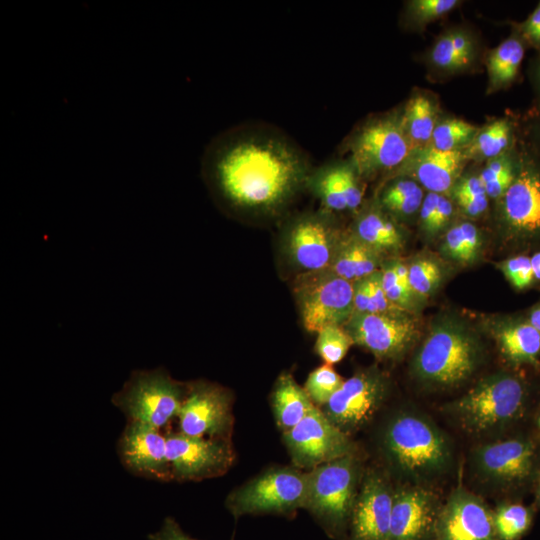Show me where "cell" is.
Returning a JSON list of instances; mask_svg holds the SVG:
<instances>
[{"label": "cell", "mask_w": 540, "mask_h": 540, "mask_svg": "<svg viewBox=\"0 0 540 540\" xmlns=\"http://www.w3.org/2000/svg\"><path fill=\"white\" fill-rule=\"evenodd\" d=\"M479 357V346L471 332L459 323L444 321L431 329L414 357L412 369L426 384L454 386L473 374Z\"/></svg>", "instance_id": "3957f363"}, {"label": "cell", "mask_w": 540, "mask_h": 540, "mask_svg": "<svg viewBox=\"0 0 540 540\" xmlns=\"http://www.w3.org/2000/svg\"><path fill=\"white\" fill-rule=\"evenodd\" d=\"M537 424H538V428H539V431H540V416L537 419Z\"/></svg>", "instance_id": "db71d44e"}, {"label": "cell", "mask_w": 540, "mask_h": 540, "mask_svg": "<svg viewBox=\"0 0 540 540\" xmlns=\"http://www.w3.org/2000/svg\"><path fill=\"white\" fill-rule=\"evenodd\" d=\"M394 493L382 475L368 473L349 521V540H389Z\"/></svg>", "instance_id": "d6986e66"}, {"label": "cell", "mask_w": 540, "mask_h": 540, "mask_svg": "<svg viewBox=\"0 0 540 540\" xmlns=\"http://www.w3.org/2000/svg\"><path fill=\"white\" fill-rule=\"evenodd\" d=\"M307 153L287 134L261 123L232 127L213 138L202 158L210 189L225 206L272 214L302 188L312 169Z\"/></svg>", "instance_id": "6da1fadb"}, {"label": "cell", "mask_w": 540, "mask_h": 540, "mask_svg": "<svg viewBox=\"0 0 540 540\" xmlns=\"http://www.w3.org/2000/svg\"><path fill=\"white\" fill-rule=\"evenodd\" d=\"M481 246V237L475 225L463 222L453 226L445 235L442 249L451 259L463 264L473 262Z\"/></svg>", "instance_id": "1f68e13d"}, {"label": "cell", "mask_w": 540, "mask_h": 540, "mask_svg": "<svg viewBox=\"0 0 540 540\" xmlns=\"http://www.w3.org/2000/svg\"><path fill=\"white\" fill-rule=\"evenodd\" d=\"M345 329L358 344L379 359L402 356L418 337L416 321L404 311L391 313H354Z\"/></svg>", "instance_id": "5bb4252c"}, {"label": "cell", "mask_w": 540, "mask_h": 540, "mask_svg": "<svg viewBox=\"0 0 540 540\" xmlns=\"http://www.w3.org/2000/svg\"><path fill=\"white\" fill-rule=\"evenodd\" d=\"M411 150L412 143L403 117L395 114L366 121L343 146V151L348 153V159L361 178H371L397 169Z\"/></svg>", "instance_id": "52a82bcc"}, {"label": "cell", "mask_w": 540, "mask_h": 540, "mask_svg": "<svg viewBox=\"0 0 540 540\" xmlns=\"http://www.w3.org/2000/svg\"><path fill=\"white\" fill-rule=\"evenodd\" d=\"M379 262L380 253L363 243L353 233L343 234L329 270L354 283L378 271Z\"/></svg>", "instance_id": "484cf974"}, {"label": "cell", "mask_w": 540, "mask_h": 540, "mask_svg": "<svg viewBox=\"0 0 540 540\" xmlns=\"http://www.w3.org/2000/svg\"><path fill=\"white\" fill-rule=\"evenodd\" d=\"M493 515L499 540H520L533 521L531 509L519 503L500 504Z\"/></svg>", "instance_id": "d6a6232c"}, {"label": "cell", "mask_w": 540, "mask_h": 540, "mask_svg": "<svg viewBox=\"0 0 540 540\" xmlns=\"http://www.w3.org/2000/svg\"><path fill=\"white\" fill-rule=\"evenodd\" d=\"M432 540H499L493 511L480 497L459 487L441 505Z\"/></svg>", "instance_id": "2e32d148"}, {"label": "cell", "mask_w": 540, "mask_h": 540, "mask_svg": "<svg viewBox=\"0 0 540 540\" xmlns=\"http://www.w3.org/2000/svg\"><path fill=\"white\" fill-rule=\"evenodd\" d=\"M499 268L511 285L517 289L528 287L534 280L530 257L516 256L509 258L501 262Z\"/></svg>", "instance_id": "60d3db41"}, {"label": "cell", "mask_w": 540, "mask_h": 540, "mask_svg": "<svg viewBox=\"0 0 540 540\" xmlns=\"http://www.w3.org/2000/svg\"><path fill=\"white\" fill-rule=\"evenodd\" d=\"M511 140V126L501 119L477 133L468 149V154L479 158H496L507 150Z\"/></svg>", "instance_id": "836d02e7"}, {"label": "cell", "mask_w": 540, "mask_h": 540, "mask_svg": "<svg viewBox=\"0 0 540 540\" xmlns=\"http://www.w3.org/2000/svg\"><path fill=\"white\" fill-rule=\"evenodd\" d=\"M525 401V386L518 377L496 373L479 381L449 409L465 430L482 434L518 419Z\"/></svg>", "instance_id": "277c9868"}, {"label": "cell", "mask_w": 540, "mask_h": 540, "mask_svg": "<svg viewBox=\"0 0 540 540\" xmlns=\"http://www.w3.org/2000/svg\"><path fill=\"white\" fill-rule=\"evenodd\" d=\"M383 444L393 465L416 479L439 475L451 460L445 435L427 418L415 413L393 417L386 426Z\"/></svg>", "instance_id": "7a4b0ae2"}, {"label": "cell", "mask_w": 540, "mask_h": 540, "mask_svg": "<svg viewBox=\"0 0 540 540\" xmlns=\"http://www.w3.org/2000/svg\"><path fill=\"white\" fill-rule=\"evenodd\" d=\"M473 44L463 32L442 36L431 52L432 63L443 70H456L466 66L473 56Z\"/></svg>", "instance_id": "f546056e"}, {"label": "cell", "mask_w": 540, "mask_h": 540, "mask_svg": "<svg viewBox=\"0 0 540 540\" xmlns=\"http://www.w3.org/2000/svg\"><path fill=\"white\" fill-rule=\"evenodd\" d=\"M530 261L534 273V279L540 280V252H537L530 257Z\"/></svg>", "instance_id": "f907efd6"}, {"label": "cell", "mask_w": 540, "mask_h": 540, "mask_svg": "<svg viewBox=\"0 0 540 540\" xmlns=\"http://www.w3.org/2000/svg\"><path fill=\"white\" fill-rule=\"evenodd\" d=\"M536 78H537V82H538V84L540 86V65L537 68Z\"/></svg>", "instance_id": "816d5d0a"}, {"label": "cell", "mask_w": 540, "mask_h": 540, "mask_svg": "<svg viewBox=\"0 0 540 540\" xmlns=\"http://www.w3.org/2000/svg\"><path fill=\"white\" fill-rule=\"evenodd\" d=\"M461 209L470 217L481 215L488 206V197L474 199L464 195H454Z\"/></svg>", "instance_id": "c3c4849f"}, {"label": "cell", "mask_w": 540, "mask_h": 540, "mask_svg": "<svg viewBox=\"0 0 540 540\" xmlns=\"http://www.w3.org/2000/svg\"><path fill=\"white\" fill-rule=\"evenodd\" d=\"M343 382L332 366L325 363L309 374L304 389L313 403L325 405Z\"/></svg>", "instance_id": "8d00e7d4"}, {"label": "cell", "mask_w": 540, "mask_h": 540, "mask_svg": "<svg viewBox=\"0 0 540 540\" xmlns=\"http://www.w3.org/2000/svg\"><path fill=\"white\" fill-rule=\"evenodd\" d=\"M343 234L326 212L299 216L286 233L288 253L306 272L329 269Z\"/></svg>", "instance_id": "9a60e30c"}, {"label": "cell", "mask_w": 540, "mask_h": 540, "mask_svg": "<svg viewBox=\"0 0 540 540\" xmlns=\"http://www.w3.org/2000/svg\"><path fill=\"white\" fill-rule=\"evenodd\" d=\"M359 464L348 455L319 465L308 472L305 509L332 537L343 536L357 498Z\"/></svg>", "instance_id": "5b68a950"}, {"label": "cell", "mask_w": 540, "mask_h": 540, "mask_svg": "<svg viewBox=\"0 0 540 540\" xmlns=\"http://www.w3.org/2000/svg\"><path fill=\"white\" fill-rule=\"evenodd\" d=\"M524 57V46L516 37H509L496 47L488 59L490 83L499 88L511 83L517 76Z\"/></svg>", "instance_id": "f1b7e54d"}, {"label": "cell", "mask_w": 540, "mask_h": 540, "mask_svg": "<svg viewBox=\"0 0 540 540\" xmlns=\"http://www.w3.org/2000/svg\"><path fill=\"white\" fill-rule=\"evenodd\" d=\"M495 338L503 357L515 365L534 364L540 354V333L528 320L499 324Z\"/></svg>", "instance_id": "cb8c5ba5"}, {"label": "cell", "mask_w": 540, "mask_h": 540, "mask_svg": "<svg viewBox=\"0 0 540 540\" xmlns=\"http://www.w3.org/2000/svg\"><path fill=\"white\" fill-rule=\"evenodd\" d=\"M454 195H464L474 199L488 197L479 177L469 176L457 182L454 186Z\"/></svg>", "instance_id": "ee69618b"}, {"label": "cell", "mask_w": 540, "mask_h": 540, "mask_svg": "<svg viewBox=\"0 0 540 540\" xmlns=\"http://www.w3.org/2000/svg\"><path fill=\"white\" fill-rule=\"evenodd\" d=\"M381 279L388 300L397 308L403 311L407 310L412 305L414 293L402 286L391 262L381 270Z\"/></svg>", "instance_id": "ab89813d"}, {"label": "cell", "mask_w": 540, "mask_h": 540, "mask_svg": "<svg viewBox=\"0 0 540 540\" xmlns=\"http://www.w3.org/2000/svg\"><path fill=\"white\" fill-rule=\"evenodd\" d=\"M402 117L411 143L424 146L431 141L436 127V109L430 99L415 96L408 102Z\"/></svg>", "instance_id": "4dcf8cb0"}, {"label": "cell", "mask_w": 540, "mask_h": 540, "mask_svg": "<svg viewBox=\"0 0 540 540\" xmlns=\"http://www.w3.org/2000/svg\"><path fill=\"white\" fill-rule=\"evenodd\" d=\"M352 344L353 339L345 328L331 325L318 332L315 349L326 364L333 365L345 357Z\"/></svg>", "instance_id": "d590c367"}, {"label": "cell", "mask_w": 540, "mask_h": 540, "mask_svg": "<svg viewBox=\"0 0 540 540\" xmlns=\"http://www.w3.org/2000/svg\"><path fill=\"white\" fill-rule=\"evenodd\" d=\"M369 290L368 312L371 314L403 311L394 306L387 298L382 286L381 271L366 277Z\"/></svg>", "instance_id": "b9f144b4"}, {"label": "cell", "mask_w": 540, "mask_h": 540, "mask_svg": "<svg viewBox=\"0 0 540 540\" xmlns=\"http://www.w3.org/2000/svg\"><path fill=\"white\" fill-rule=\"evenodd\" d=\"M477 133V128L468 122L447 119L436 125L430 145L441 151H456L470 145Z\"/></svg>", "instance_id": "e575fe53"}, {"label": "cell", "mask_w": 540, "mask_h": 540, "mask_svg": "<svg viewBox=\"0 0 540 540\" xmlns=\"http://www.w3.org/2000/svg\"><path fill=\"white\" fill-rule=\"evenodd\" d=\"M361 179L347 158L312 168L306 188L320 201L323 212L333 215L336 212L359 209L363 200Z\"/></svg>", "instance_id": "ffe728a7"}, {"label": "cell", "mask_w": 540, "mask_h": 540, "mask_svg": "<svg viewBox=\"0 0 540 540\" xmlns=\"http://www.w3.org/2000/svg\"><path fill=\"white\" fill-rule=\"evenodd\" d=\"M457 0H415L409 4L412 19L420 24L433 21L458 5Z\"/></svg>", "instance_id": "f35d334b"}, {"label": "cell", "mask_w": 540, "mask_h": 540, "mask_svg": "<svg viewBox=\"0 0 540 540\" xmlns=\"http://www.w3.org/2000/svg\"><path fill=\"white\" fill-rule=\"evenodd\" d=\"M523 38L540 49V3L520 26Z\"/></svg>", "instance_id": "bcb514c9"}, {"label": "cell", "mask_w": 540, "mask_h": 540, "mask_svg": "<svg viewBox=\"0 0 540 540\" xmlns=\"http://www.w3.org/2000/svg\"><path fill=\"white\" fill-rule=\"evenodd\" d=\"M474 461L483 477L499 484L517 485L531 476L535 449L529 440L512 438L480 446Z\"/></svg>", "instance_id": "44dd1931"}, {"label": "cell", "mask_w": 540, "mask_h": 540, "mask_svg": "<svg viewBox=\"0 0 540 540\" xmlns=\"http://www.w3.org/2000/svg\"><path fill=\"white\" fill-rule=\"evenodd\" d=\"M122 465L132 474L156 481L173 480L166 434L141 422H127L117 443Z\"/></svg>", "instance_id": "e0dca14e"}, {"label": "cell", "mask_w": 540, "mask_h": 540, "mask_svg": "<svg viewBox=\"0 0 540 540\" xmlns=\"http://www.w3.org/2000/svg\"><path fill=\"white\" fill-rule=\"evenodd\" d=\"M308 472L293 468L268 470L235 489L226 499V507L238 518L246 514H292L305 508Z\"/></svg>", "instance_id": "ba28073f"}, {"label": "cell", "mask_w": 540, "mask_h": 540, "mask_svg": "<svg viewBox=\"0 0 540 540\" xmlns=\"http://www.w3.org/2000/svg\"><path fill=\"white\" fill-rule=\"evenodd\" d=\"M460 150L441 151L431 145L412 148L396 169V176H409L429 192L443 194L455 186L465 160Z\"/></svg>", "instance_id": "603a6c76"}, {"label": "cell", "mask_w": 540, "mask_h": 540, "mask_svg": "<svg viewBox=\"0 0 540 540\" xmlns=\"http://www.w3.org/2000/svg\"><path fill=\"white\" fill-rule=\"evenodd\" d=\"M452 214V203L449 199L440 194L435 218L433 221L432 234H435L442 228H444L451 219Z\"/></svg>", "instance_id": "7dc6e473"}, {"label": "cell", "mask_w": 540, "mask_h": 540, "mask_svg": "<svg viewBox=\"0 0 540 540\" xmlns=\"http://www.w3.org/2000/svg\"><path fill=\"white\" fill-rule=\"evenodd\" d=\"M503 217L518 236H540V163L528 153L518 162L515 179L503 196Z\"/></svg>", "instance_id": "ac0fdd59"}, {"label": "cell", "mask_w": 540, "mask_h": 540, "mask_svg": "<svg viewBox=\"0 0 540 540\" xmlns=\"http://www.w3.org/2000/svg\"><path fill=\"white\" fill-rule=\"evenodd\" d=\"M441 505L429 490L401 488L394 492L389 540H432Z\"/></svg>", "instance_id": "7402d4cb"}, {"label": "cell", "mask_w": 540, "mask_h": 540, "mask_svg": "<svg viewBox=\"0 0 540 540\" xmlns=\"http://www.w3.org/2000/svg\"><path fill=\"white\" fill-rule=\"evenodd\" d=\"M440 194L429 192L423 199L420 207L421 226L428 234L432 235L433 221L435 218Z\"/></svg>", "instance_id": "f6af8a7d"}, {"label": "cell", "mask_w": 540, "mask_h": 540, "mask_svg": "<svg viewBox=\"0 0 540 540\" xmlns=\"http://www.w3.org/2000/svg\"><path fill=\"white\" fill-rule=\"evenodd\" d=\"M149 540H197L186 534L173 517H166L160 529L148 535Z\"/></svg>", "instance_id": "7bdbcfd3"}, {"label": "cell", "mask_w": 540, "mask_h": 540, "mask_svg": "<svg viewBox=\"0 0 540 540\" xmlns=\"http://www.w3.org/2000/svg\"><path fill=\"white\" fill-rule=\"evenodd\" d=\"M527 320L540 333V304L531 310Z\"/></svg>", "instance_id": "681fc988"}, {"label": "cell", "mask_w": 540, "mask_h": 540, "mask_svg": "<svg viewBox=\"0 0 540 540\" xmlns=\"http://www.w3.org/2000/svg\"><path fill=\"white\" fill-rule=\"evenodd\" d=\"M284 442L296 467L313 469L338 458L354 455L349 434L314 407L296 426L284 433Z\"/></svg>", "instance_id": "30bf717a"}, {"label": "cell", "mask_w": 540, "mask_h": 540, "mask_svg": "<svg viewBox=\"0 0 540 540\" xmlns=\"http://www.w3.org/2000/svg\"><path fill=\"white\" fill-rule=\"evenodd\" d=\"M294 291L303 325L311 333L345 325L354 314L353 282L329 269L305 272L297 279Z\"/></svg>", "instance_id": "9c48e42d"}, {"label": "cell", "mask_w": 540, "mask_h": 540, "mask_svg": "<svg viewBox=\"0 0 540 540\" xmlns=\"http://www.w3.org/2000/svg\"><path fill=\"white\" fill-rule=\"evenodd\" d=\"M272 405L278 427L285 433L296 426L315 407L304 388L289 373L276 381Z\"/></svg>", "instance_id": "4316f807"}, {"label": "cell", "mask_w": 540, "mask_h": 540, "mask_svg": "<svg viewBox=\"0 0 540 540\" xmlns=\"http://www.w3.org/2000/svg\"><path fill=\"white\" fill-rule=\"evenodd\" d=\"M423 191L413 179L399 177L393 179L382 191L379 205L397 217H407L420 209Z\"/></svg>", "instance_id": "83f0119b"}, {"label": "cell", "mask_w": 540, "mask_h": 540, "mask_svg": "<svg viewBox=\"0 0 540 540\" xmlns=\"http://www.w3.org/2000/svg\"><path fill=\"white\" fill-rule=\"evenodd\" d=\"M187 392L188 384L174 380L162 367L138 369L131 372L111 401L128 422L162 429L177 417Z\"/></svg>", "instance_id": "8992f818"}, {"label": "cell", "mask_w": 540, "mask_h": 540, "mask_svg": "<svg viewBox=\"0 0 540 540\" xmlns=\"http://www.w3.org/2000/svg\"><path fill=\"white\" fill-rule=\"evenodd\" d=\"M176 418L178 432L182 434L227 439L232 427L230 394L225 388L214 383H190Z\"/></svg>", "instance_id": "7c38bea8"}, {"label": "cell", "mask_w": 540, "mask_h": 540, "mask_svg": "<svg viewBox=\"0 0 540 540\" xmlns=\"http://www.w3.org/2000/svg\"><path fill=\"white\" fill-rule=\"evenodd\" d=\"M166 438L173 480L216 477L227 471L234 460L227 439L192 437L180 432H169Z\"/></svg>", "instance_id": "4fadbf2b"}, {"label": "cell", "mask_w": 540, "mask_h": 540, "mask_svg": "<svg viewBox=\"0 0 540 540\" xmlns=\"http://www.w3.org/2000/svg\"><path fill=\"white\" fill-rule=\"evenodd\" d=\"M537 497H538V501L540 503V480H539V484H538Z\"/></svg>", "instance_id": "f5cc1de1"}, {"label": "cell", "mask_w": 540, "mask_h": 540, "mask_svg": "<svg viewBox=\"0 0 540 540\" xmlns=\"http://www.w3.org/2000/svg\"><path fill=\"white\" fill-rule=\"evenodd\" d=\"M386 393L384 376L376 370H366L344 380L322 411L334 425L349 434L373 417Z\"/></svg>", "instance_id": "8fae6325"}, {"label": "cell", "mask_w": 540, "mask_h": 540, "mask_svg": "<svg viewBox=\"0 0 540 540\" xmlns=\"http://www.w3.org/2000/svg\"><path fill=\"white\" fill-rule=\"evenodd\" d=\"M409 283L413 293L427 296L438 286L442 272L439 265L430 259H420L408 266Z\"/></svg>", "instance_id": "74e56055"}, {"label": "cell", "mask_w": 540, "mask_h": 540, "mask_svg": "<svg viewBox=\"0 0 540 540\" xmlns=\"http://www.w3.org/2000/svg\"><path fill=\"white\" fill-rule=\"evenodd\" d=\"M352 233L378 253L397 250L403 245L401 230L380 205L363 210Z\"/></svg>", "instance_id": "d4e9b609"}]
</instances>
